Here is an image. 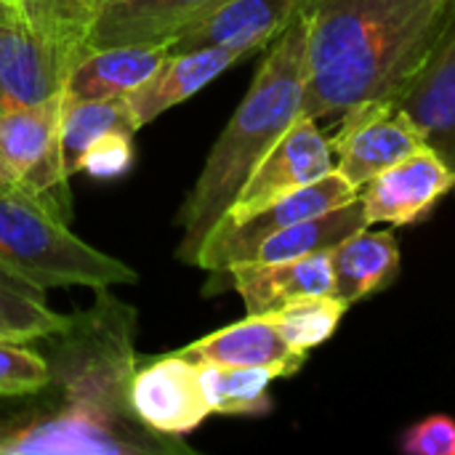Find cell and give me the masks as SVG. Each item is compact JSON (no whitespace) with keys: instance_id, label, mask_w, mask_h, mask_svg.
<instances>
[{"instance_id":"27","label":"cell","mask_w":455,"mask_h":455,"mask_svg":"<svg viewBox=\"0 0 455 455\" xmlns=\"http://www.w3.org/2000/svg\"><path fill=\"white\" fill-rule=\"evenodd\" d=\"M133 131H112L93 141L85 155L80 157L77 173H88L96 179H115L123 176L133 165Z\"/></svg>"},{"instance_id":"14","label":"cell","mask_w":455,"mask_h":455,"mask_svg":"<svg viewBox=\"0 0 455 455\" xmlns=\"http://www.w3.org/2000/svg\"><path fill=\"white\" fill-rule=\"evenodd\" d=\"M301 3L304 0H224L181 37H176L168 51L184 53L197 48H235L251 56L288 27Z\"/></svg>"},{"instance_id":"13","label":"cell","mask_w":455,"mask_h":455,"mask_svg":"<svg viewBox=\"0 0 455 455\" xmlns=\"http://www.w3.org/2000/svg\"><path fill=\"white\" fill-rule=\"evenodd\" d=\"M224 0H112L85 37V51L109 45H171Z\"/></svg>"},{"instance_id":"6","label":"cell","mask_w":455,"mask_h":455,"mask_svg":"<svg viewBox=\"0 0 455 455\" xmlns=\"http://www.w3.org/2000/svg\"><path fill=\"white\" fill-rule=\"evenodd\" d=\"M360 195V189H355L339 171L296 189L288 192L272 203H267L264 208L232 219L224 216L213 232L208 235L205 245L200 248V256L195 261V267L208 269V272H224L229 267H237L248 259V253L269 235L307 221V219H317L333 208L347 205L349 200H355Z\"/></svg>"},{"instance_id":"30","label":"cell","mask_w":455,"mask_h":455,"mask_svg":"<svg viewBox=\"0 0 455 455\" xmlns=\"http://www.w3.org/2000/svg\"><path fill=\"white\" fill-rule=\"evenodd\" d=\"M0 16H3L8 24H24V21H21L19 3H16V0H0Z\"/></svg>"},{"instance_id":"22","label":"cell","mask_w":455,"mask_h":455,"mask_svg":"<svg viewBox=\"0 0 455 455\" xmlns=\"http://www.w3.org/2000/svg\"><path fill=\"white\" fill-rule=\"evenodd\" d=\"M112 131H139L133 125L125 99H99V101H61V163L67 176L77 173L85 149Z\"/></svg>"},{"instance_id":"25","label":"cell","mask_w":455,"mask_h":455,"mask_svg":"<svg viewBox=\"0 0 455 455\" xmlns=\"http://www.w3.org/2000/svg\"><path fill=\"white\" fill-rule=\"evenodd\" d=\"M51 384L48 357L29 349L24 341L0 339V400L35 397Z\"/></svg>"},{"instance_id":"5","label":"cell","mask_w":455,"mask_h":455,"mask_svg":"<svg viewBox=\"0 0 455 455\" xmlns=\"http://www.w3.org/2000/svg\"><path fill=\"white\" fill-rule=\"evenodd\" d=\"M69 176L61 163V96L0 112V187L19 189L69 219Z\"/></svg>"},{"instance_id":"2","label":"cell","mask_w":455,"mask_h":455,"mask_svg":"<svg viewBox=\"0 0 455 455\" xmlns=\"http://www.w3.org/2000/svg\"><path fill=\"white\" fill-rule=\"evenodd\" d=\"M304 115L395 101L455 13V0H304Z\"/></svg>"},{"instance_id":"18","label":"cell","mask_w":455,"mask_h":455,"mask_svg":"<svg viewBox=\"0 0 455 455\" xmlns=\"http://www.w3.org/2000/svg\"><path fill=\"white\" fill-rule=\"evenodd\" d=\"M168 56V45H109L85 51V56L69 69L61 101H99L125 99L139 88Z\"/></svg>"},{"instance_id":"4","label":"cell","mask_w":455,"mask_h":455,"mask_svg":"<svg viewBox=\"0 0 455 455\" xmlns=\"http://www.w3.org/2000/svg\"><path fill=\"white\" fill-rule=\"evenodd\" d=\"M0 272L35 285L109 291L139 275L120 259L88 245L53 208L19 189L0 187Z\"/></svg>"},{"instance_id":"24","label":"cell","mask_w":455,"mask_h":455,"mask_svg":"<svg viewBox=\"0 0 455 455\" xmlns=\"http://www.w3.org/2000/svg\"><path fill=\"white\" fill-rule=\"evenodd\" d=\"M349 304L341 301L339 296L328 293V296H307V299H296L285 307H280L277 312H272V323L277 325L280 336L288 341L291 349L309 355V349L325 344L341 317L347 315Z\"/></svg>"},{"instance_id":"29","label":"cell","mask_w":455,"mask_h":455,"mask_svg":"<svg viewBox=\"0 0 455 455\" xmlns=\"http://www.w3.org/2000/svg\"><path fill=\"white\" fill-rule=\"evenodd\" d=\"M16 3H19L21 21L29 29L51 37V5H53V0H16Z\"/></svg>"},{"instance_id":"12","label":"cell","mask_w":455,"mask_h":455,"mask_svg":"<svg viewBox=\"0 0 455 455\" xmlns=\"http://www.w3.org/2000/svg\"><path fill=\"white\" fill-rule=\"evenodd\" d=\"M395 101L455 171V13Z\"/></svg>"},{"instance_id":"21","label":"cell","mask_w":455,"mask_h":455,"mask_svg":"<svg viewBox=\"0 0 455 455\" xmlns=\"http://www.w3.org/2000/svg\"><path fill=\"white\" fill-rule=\"evenodd\" d=\"M197 376L211 416H261L272 408L269 384L277 376L267 368L197 363Z\"/></svg>"},{"instance_id":"11","label":"cell","mask_w":455,"mask_h":455,"mask_svg":"<svg viewBox=\"0 0 455 455\" xmlns=\"http://www.w3.org/2000/svg\"><path fill=\"white\" fill-rule=\"evenodd\" d=\"M69 64L59 45L27 24L0 21V112L61 96Z\"/></svg>"},{"instance_id":"1","label":"cell","mask_w":455,"mask_h":455,"mask_svg":"<svg viewBox=\"0 0 455 455\" xmlns=\"http://www.w3.org/2000/svg\"><path fill=\"white\" fill-rule=\"evenodd\" d=\"M136 315L99 291L93 309L53 333L51 384L0 416V455L189 453L181 437L147 429L128 405Z\"/></svg>"},{"instance_id":"19","label":"cell","mask_w":455,"mask_h":455,"mask_svg":"<svg viewBox=\"0 0 455 455\" xmlns=\"http://www.w3.org/2000/svg\"><path fill=\"white\" fill-rule=\"evenodd\" d=\"M333 293L349 307L379 293L400 269V245L392 232H373L371 227L347 237L331 251Z\"/></svg>"},{"instance_id":"31","label":"cell","mask_w":455,"mask_h":455,"mask_svg":"<svg viewBox=\"0 0 455 455\" xmlns=\"http://www.w3.org/2000/svg\"><path fill=\"white\" fill-rule=\"evenodd\" d=\"M0 21H3V24H8V21H5V19H3V16H0Z\"/></svg>"},{"instance_id":"23","label":"cell","mask_w":455,"mask_h":455,"mask_svg":"<svg viewBox=\"0 0 455 455\" xmlns=\"http://www.w3.org/2000/svg\"><path fill=\"white\" fill-rule=\"evenodd\" d=\"M67 325L69 317L48 307L45 291L0 272V339L45 341Z\"/></svg>"},{"instance_id":"7","label":"cell","mask_w":455,"mask_h":455,"mask_svg":"<svg viewBox=\"0 0 455 455\" xmlns=\"http://www.w3.org/2000/svg\"><path fill=\"white\" fill-rule=\"evenodd\" d=\"M328 141L336 157V171L355 189H363L373 176L427 147L424 133L397 101H365L349 107Z\"/></svg>"},{"instance_id":"28","label":"cell","mask_w":455,"mask_h":455,"mask_svg":"<svg viewBox=\"0 0 455 455\" xmlns=\"http://www.w3.org/2000/svg\"><path fill=\"white\" fill-rule=\"evenodd\" d=\"M408 455H455V421L451 416H429L411 427L400 443Z\"/></svg>"},{"instance_id":"17","label":"cell","mask_w":455,"mask_h":455,"mask_svg":"<svg viewBox=\"0 0 455 455\" xmlns=\"http://www.w3.org/2000/svg\"><path fill=\"white\" fill-rule=\"evenodd\" d=\"M197 363L240 365V368H267L277 379L299 373L307 355L288 347L269 315H248L216 333H208L181 349Z\"/></svg>"},{"instance_id":"3","label":"cell","mask_w":455,"mask_h":455,"mask_svg":"<svg viewBox=\"0 0 455 455\" xmlns=\"http://www.w3.org/2000/svg\"><path fill=\"white\" fill-rule=\"evenodd\" d=\"M307 85V21L299 8L272 40L245 99L208 152V160L187 195L176 221L184 229L176 259L195 267L213 227L229 213L261 157L304 112Z\"/></svg>"},{"instance_id":"8","label":"cell","mask_w":455,"mask_h":455,"mask_svg":"<svg viewBox=\"0 0 455 455\" xmlns=\"http://www.w3.org/2000/svg\"><path fill=\"white\" fill-rule=\"evenodd\" d=\"M128 405L147 429L165 437H184L211 416L197 376V360L181 349L133 368Z\"/></svg>"},{"instance_id":"16","label":"cell","mask_w":455,"mask_h":455,"mask_svg":"<svg viewBox=\"0 0 455 455\" xmlns=\"http://www.w3.org/2000/svg\"><path fill=\"white\" fill-rule=\"evenodd\" d=\"M248 53L235 48H197L184 53H171L160 61V67L125 96L133 125L144 128L157 120L165 109L192 99L208 83H213L224 69L245 59Z\"/></svg>"},{"instance_id":"20","label":"cell","mask_w":455,"mask_h":455,"mask_svg":"<svg viewBox=\"0 0 455 455\" xmlns=\"http://www.w3.org/2000/svg\"><path fill=\"white\" fill-rule=\"evenodd\" d=\"M371 227L368 216H365V205L360 200V195L355 200H349L341 208H333L317 219H307L299 224H291L269 237H264L243 264H275V261H293V259H304L312 253H323V251H333L336 245H341L347 237L357 235L360 229Z\"/></svg>"},{"instance_id":"9","label":"cell","mask_w":455,"mask_h":455,"mask_svg":"<svg viewBox=\"0 0 455 455\" xmlns=\"http://www.w3.org/2000/svg\"><path fill=\"white\" fill-rule=\"evenodd\" d=\"M336 171V157L331 141L317 128V120L309 115H299L296 123L277 139V144L261 157V163L248 176L240 189L235 205L227 216L240 219L248 216L267 203L296 192L328 173Z\"/></svg>"},{"instance_id":"10","label":"cell","mask_w":455,"mask_h":455,"mask_svg":"<svg viewBox=\"0 0 455 455\" xmlns=\"http://www.w3.org/2000/svg\"><path fill=\"white\" fill-rule=\"evenodd\" d=\"M453 187V168L432 147H421L373 176L360 189V200L371 224L387 221L392 227H408L429 216Z\"/></svg>"},{"instance_id":"15","label":"cell","mask_w":455,"mask_h":455,"mask_svg":"<svg viewBox=\"0 0 455 455\" xmlns=\"http://www.w3.org/2000/svg\"><path fill=\"white\" fill-rule=\"evenodd\" d=\"M216 275L229 277V285L240 293L248 315H272L296 299L333 293L331 251L312 253L293 261L237 264Z\"/></svg>"},{"instance_id":"26","label":"cell","mask_w":455,"mask_h":455,"mask_svg":"<svg viewBox=\"0 0 455 455\" xmlns=\"http://www.w3.org/2000/svg\"><path fill=\"white\" fill-rule=\"evenodd\" d=\"M112 0H53L51 40L64 53L69 69L85 56V37Z\"/></svg>"}]
</instances>
